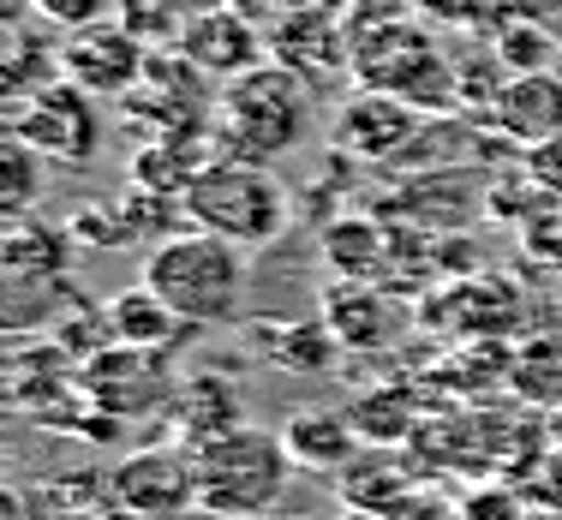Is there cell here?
I'll use <instances>...</instances> for the list:
<instances>
[{
    "label": "cell",
    "mask_w": 562,
    "mask_h": 520,
    "mask_svg": "<svg viewBox=\"0 0 562 520\" xmlns=\"http://www.w3.org/2000/svg\"><path fill=\"white\" fill-rule=\"evenodd\" d=\"M138 282H150L192 329H216L234 324L239 305H246V251L222 234L173 228L150 246Z\"/></svg>",
    "instance_id": "obj_1"
},
{
    "label": "cell",
    "mask_w": 562,
    "mask_h": 520,
    "mask_svg": "<svg viewBox=\"0 0 562 520\" xmlns=\"http://www.w3.org/2000/svg\"><path fill=\"white\" fill-rule=\"evenodd\" d=\"M180 210L192 228L234 239L239 251L276 246L293 222L288 185L263 162H246V156H210V168H198V180L180 192Z\"/></svg>",
    "instance_id": "obj_2"
},
{
    "label": "cell",
    "mask_w": 562,
    "mask_h": 520,
    "mask_svg": "<svg viewBox=\"0 0 562 520\" xmlns=\"http://www.w3.org/2000/svg\"><path fill=\"white\" fill-rule=\"evenodd\" d=\"M312 97L317 90L276 60L227 78L222 97H216L222 144H234V156H246V162H263V168L281 162V156H293L305 144V132H312Z\"/></svg>",
    "instance_id": "obj_3"
},
{
    "label": "cell",
    "mask_w": 562,
    "mask_h": 520,
    "mask_svg": "<svg viewBox=\"0 0 562 520\" xmlns=\"http://www.w3.org/2000/svg\"><path fill=\"white\" fill-rule=\"evenodd\" d=\"M198 473V509L216 520H263L276 515L281 490L300 466L281 449V431H258V425H239V431L216 437L204 449H186Z\"/></svg>",
    "instance_id": "obj_4"
},
{
    "label": "cell",
    "mask_w": 562,
    "mask_h": 520,
    "mask_svg": "<svg viewBox=\"0 0 562 520\" xmlns=\"http://www.w3.org/2000/svg\"><path fill=\"white\" fill-rule=\"evenodd\" d=\"M353 78L366 90H390L413 109H454V60L413 19H359L353 24Z\"/></svg>",
    "instance_id": "obj_5"
},
{
    "label": "cell",
    "mask_w": 562,
    "mask_h": 520,
    "mask_svg": "<svg viewBox=\"0 0 562 520\" xmlns=\"http://www.w3.org/2000/svg\"><path fill=\"white\" fill-rule=\"evenodd\" d=\"M12 138H24L36 156L60 168H90L102 156V114H97V97L78 90L72 78H55V84L19 97L12 109Z\"/></svg>",
    "instance_id": "obj_6"
},
{
    "label": "cell",
    "mask_w": 562,
    "mask_h": 520,
    "mask_svg": "<svg viewBox=\"0 0 562 520\" xmlns=\"http://www.w3.org/2000/svg\"><path fill=\"white\" fill-rule=\"evenodd\" d=\"M78 389L97 402V412H114L120 425L144 419V412H168L173 395H180V377H173L168 353H150V347H97V359H85L78 371Z\"/></svg>",
    "instance_id": "obj_7"
},
{
    "label": "cell",
    "mask_w": 562,
    "mask_h": 520,
    "mask_svg": "<svg viewBox=\"0 0 562 520\" xmlns=\"http://www.w3.org/2000/svg\"><path fill=\"white\" fill-rule=\"evenodd\" d=\"M150 55L156 48L144 43L138 31H126L120 19H102L90 31H66V48H60V78H72L78 90L90 97H132L150 72Z\"/></svg>",
    "instance_id": "obj_8"
},
{
    "label": "cell",
    "mask_w": 562,
    "mask_h": 520,
    "mask_svg": "<svg viewBox=\"0 0 562 520\" xmlns=\"http://www.w3.org/2000/svg\"><path fill=\"white\" fill-rule=\"evenodd\" d=\"M109 502L126 520H180L198 509V473L186 449H138L109 473Z\"/></svg>",
    "instance_id": "obj_9"
},
{
    "label": "cell",
    "mask_w": 562,
    "mask_h": 520,
    "mask_svg": "<svg viewBox=\"0 0 562 520\" xmlns=\"http://www.w3.org/2000/svg\"><path fill=\"white\" fill-rule=\"evenodd\" d=\"M263 36H270V60L300 72L312 90H329L336 78L353 72V31H341L336 12H324V7H305L300 0Z\"/></svg>",
    "instance_id": "obj_10"
},
{
    "label": "cell",
    "mask_w": 562,
    "mask_h": 520,
    "mask_svg": "<svg viewBox=\"0 0 562 520\" xmlns=\"http://www.w3.org/2000/svg\"><path fill=\"white\" fill-rule=\"evenodd\" d=\"M173 48H180V55L192 60L204 78H222V84L270 60V36H263V24H251L246 12H234V7H198V12H186Z\"/></svg>",
    "instance_id": "obj_11"
},
{
    "label": "cell",
    "mask_w": 562,
    "mask_h": 520,
    "mask_svg": "<svg viewBox=\"0 0 562 520\" xmlns=\"http://www.w3.org/2000/svg\"><path fill=\"white\" fill-rule=\"evenodd\" d=\"M336 490H341V509H359L371 520H407L425 502L419 473H413L395 449H383V443L359 449V455L336 473Z\"/></svg>",
    "instance_id": "obj_12"
},
{
    "label": "cell",
    "mask_w": 562,
    "mask_h": 520,
    "mask_svg": "<svg viewBox=\"0 0 562 520\" xmlns=\"http://www.w3.org/2000/svg\"><path fill=\"white\" fill-rule=\"evenodd\" d=\"M336 138H341L347 156H359V162H390V156H401L419 138V109L390 97V90L359 84L336 114Z\"/></svg>",
    "instance_id": "obj_13"
},
{
    "label": "cell",
    "mask_w": 562,
    "mask_h": 520,
    "mask_svg": "<svg viewBox=\"0 0 562 520\" xmlns=\"http://www.w3.org/2000/svg\"><path fill=\"white\" fill-rule=\"evenodd\" d=\"M276 431H281V449H288V461L300 466V473H324V478H336L341 466L359 455V443H366L353 412H336V407H300V412H288Z\"/></svg>",
    "instance_id": "obj_14"
},
{
    "label": "cell",
    "mask_w": 562,
    "mask_h": 520,
    "mask_svg": "<svg viewBox=\"0 0 562 520\" xmlns=\"http://www.w3.org/2000/svg\"><path fill=\"white\" fill-rule=\"evenodd\" d=\"M324 329L336 336V347H347V353H378V347L395 341L401 312L383 299V287H371V282H329Z\"/></svg>",
    "instance_id": "obj_15"
},
{
    "label": "cell",
    "mask_w": 562,
    "mask_h": 520,
    "mask_svg": "<svg viewBox=\"0 0 562 520\" xmlns=\"http://www.w3.org/2000/svg\"><path fill=\"white\" fill-rule=\"evenodd\" d=\"M491 126L508 144H520V150L557 138L562 132V72H515L503 84L497 109H491Z\"/></svg>",
    "instance_id": "obj_16"
},
{
    "label": "cell",
    "mask_w": 562,
    "mask_h": 520,
    "mask_svg": "<svg viewBox=\"0 0 562 520\" xmlns=\"http://www.w3.org/2000/svg\"><path fill=\"white\" fill-rule=\"evenodd\" d=\"M102 317H109L114 341H126V347H150V353H173V347L192 336V324H186V317L173 312V305H168L150 282L120 287L114 299L102 305Z\"/></svg>",
    "instance_id": "obj_17"
},
{
    "label": "cell",
    "mask_w": 562,
    "mask_h": 520,
    "mask_svg": "<svg viewBox=\"0 0 562 520\" xmlns=\"http://www.w3.org/2000/svg\"><path fill=\"white\" fill-rule=\"evenodd\" d=\"M168 412H173V425H180V443L186 449H204V443H216V437H227V431H239V425H246L234 383H222L216 371L186 377Z\"/></svg>",
    "instance_id": "obj_18"
},
{
    "label": "cell",
    "mask_w": 562,
    "mask_h": 520,
    "mask_svg": "<svg viewBox=\"0 0 562 520\" xmlns=\"http://www.w3.org/2000/svg\"><path fill=\"white\" fill-rule=\"evenodd\" d=\"M324 258L336 270V282H383L395 263V239L371 216H341L324 228Z\"/></svg>",
    "instance_id": "obj_19"
},
{
    "label": "cell",
    "mask_w": 562,
    "mask_h": 520,
    "mask_svg": "<svg viewBox=\"0 0 562 520\" xmlns=\"http://www.w3.org/2000/svg\"><path fill=\"white\" fill-rule=\"evenodd\" d=\"M491 55H497L508 72H557L562 43L544 31V19H503L497 36H491Z\"/></svg>",
    "instance_id": "obj_20"
},
{
    "label": "cell",
    "mask_w": 562,
    "mask_h": 520,
    "mask_svg": "<svg viewBox=\"0 0 562 520\" xmlns=\"http://www.w3.org/2000/svg\"><path fill=\"white\" fill-rule=\"evenodd\" d=\"M66 228H36V222H19V228L7 234V251H0V263H7V275H66Z\"/></svg>",
    "instance_id": "obj_21"
},
{
    "label": "cell",
    "mask_w": 562,
    "mask_h": 520,
    "mask_svg": "<svg viewBox=\"0 0 562 520\" xmlns=\"http://www.w3.org/2000/svg\"><path fill=\"white\" fill-rule=\"evenodd\" d=\"M43 162L48 156H36L24 138L0 144V204H7V216H24V210L36 204V192H43Z\"/></svg>",
    "instance_id": "obj_22"
},
{
    "label": "cell",
    "mask_w": 562,
    "mask_h": 520,
    "mask_svg": "<svg viewBox=\"0 0 562 520\" xmlns=\"http://www.w3.org/2000/svg\"><path fill=\"white\" fill-rule=\"evenodd\" d=\"M353 425L366 443H407L413 437V412H407V389H390V395H366L353 407Z\"/></svg>",
    "instance_id": "obj_23"
},
{
    "label": "cell",
    "mask_w": 562,
    "mask_h": 520,
    "mask_svg": "<svg viewBox=\"0 0 562 520\" xmlns=\"http://www.w3.org/2000/svg\"><path fill=\"white\" fill-rule=\"evenodd\" d=\"M24 7L55 31H90V24L114 19V0H24Z\"/></svg>",
    "instance_id": "obj_24"
},
{
    "label": "cell",
    "mask_w": 562,
    "mask_h": 520,
    "mask_svg": "<svg viewBox=\"0 0 562 520\" xmlns=\"http://www.w3.org/2000/svg\"><path fill=\"white\" fill-rule=\"evenodd\" d=\"M461 515L467 520H527V502H520V490L508 485H479L461 497Z\"/></svg>",
    "instance_id": "obj_25"
},
{
    "label": "cell",
    "mask_w": 562,
    "mask_h": 520,
    "mask_svg": "<svg viewBox=\"0 0 562 520\" xmlns=\"http://www.w3.org/2000/svg\"><path fill=\"white\" fill-rule=\"evenodd\" d=\"M520 168H527L544 192L562 197V132H557V138H544V144H532V150H520Z\"/></svg>",
    "instance_id": "obj_26"
},
{
    "label": "cell",
    "mask_w": 562,
    "mask_h": 520,
    "mask_svg": "<svg viewBox=\"0 0 562 520\" xmlns=\"http://www.w3.org/2000/svg\"><path fill=\"white\" fill-rule=\"evenodd\" d=\"M431 24H479V19H497L491 0H413Z\"/></svg>",
    "instance_id": "obj_27"
},
{
    "label": "cell",
    "mask_w": 562,
    "mask_h": 520,
    "mask_svg": "<svg viewBox=\"0 0 562 520\" xmlns=\"http://www.w3.org/2000/svg\"><path fill=\"white\" fill-rule=\"evenodd\" d=\"M222 7H234V12H246L251 24H263V31H270V24L281 19V12L288 7H300V0H222Z\"/></svg>",
    "instance_id": "obj_28"
},
{
    "label": "cell",
    "mask_w": 562,
    "mask_h": 520,
    "mask_svg": "<svg viewBox=\"0 0 562 520\" xmlns=\"http://www.w3.org/2000/svg\"><path fill=\"white\" fill-rule=\"evenodd\" d=\"M551 7H562V0H491L497 24H503V19H544Z\"/></svg>",
    "instance_id": "obj_29"
},
{
    "label": "cell",
    "mask_w": 562,
    "mask_h": 520,
    "mask_svg": "<svg viewBox=\"0 0 562 520\" xmlns=\"http://www.w3.org/2000/svg\"><path fill=\"white\" fill-rule=\"evenodd\" d=\"M336 520H371V515H359V509H341Z\"/></svg>",
    "instance_id": "obj_30"
},
{
    "label": "cell",
    "mask_w": 562,
    "mask_h": 520,
    "mask_svg": "<svg viewBox=\"0 0 562 520\" xmlns=\"http://www.w3.org/2000/svg\"><path fill=\"white\" fill-rule=\"evenodd\" d=\"M263 520H305V515H263Z\"/></svg>",
    "instance_id": "obj_31"
}]
</instances>
